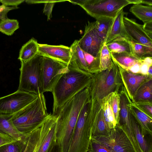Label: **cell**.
Wrapping results in <instances>:
<instances>
[{
  "label": "cell",
  "mask_w": 152,
  "mask_h": 152,
  "mask_svg": "<svg viewBox=\"0 0 152 152\" xmlns=\"http://www.w3.org/2000/svg\"><path fill=\"white\" fill-rule=\"evenodd\" d=\"M148 75L152 77V66H149L148 72Z\"/></svg>",
  "instance_id": "48"
},
{
  "label": "cell",
  "mask_w": 152,
  "mask_h": 152,
  "mask_svg": "<svg viewBox=\"0 0 152 152\" xmlns=\"http://www.w3.org/2000/svg\"><path fill=\"white\" fill-rule=\"evenodd\" d=\"M130 118L134 136L140 149L143 152H152V143L146 140L145 136L141 132L139 124L131 113Z\"/></svg>",
  "instance_id": "23"
},
{
  "label": "cell",
  "mask_w": 152,
  "mask_h": 152,
  "mask_svg": "<svg viewBox=\"0 0 152 152\" xmlns=\"http://www.w3.org/2000/svg\"><path fill=\"white\" fill-rule=\"evenodd\" d=\"M129 45L131 54L138 60H140L143 56L148 54H152V48L144 45L135 43L127 39Z\"/></svg>",
  "instance_id": "30"
},
{
  "label": "cell",
  "mask_w": 152,
  "mask_h": 152,
  "mask_svg": "<svg viewBox=\"0 0 152 152\" xmlns=\"http://www.w3.org/2000/svg\"><path fill=\"white\" fill-rule=\"evenodd\" d=\"M90 97L78 116L72 140L67 152H88L91 137Z\"/></svg>",
  "instance_id": "5"
},
{
  "label": "cell",
  "mask_w": 152,
  "mask_h": 152,
  "mask_svg": "<svg viewBox=\"0 0 152 152\" xmlns=\"http://www.w3.org/2000/svg\"><path fill=\"white\" fill-rule=\"evenodd\" d=\"M130 4H145L152 6V0H128Z\"/></svg>",
  "instance_id": "44"
},
{
  "label": "cell",
  "mask_w": 152,
  "mask_h": 152,
  "mask_svg": "<svg viewBox=\"0 0 152 152\" xmlns=\"http://www.w3.org/2000/svg\"><path fill=\"white\" fill-rule=\"evenodd\" d=\"M44 56L38 53L33 58L21 62L18 90L37 94H43L40 75Z\"/></svg>",
  "instance_id": "6"
},
{
  "label": "cell",
  "mask_w": 152,
  "mask_h": 152,
  "mask_svg": "<svg viewBox=\"0 0 152 152\" xmlns=\"http://www.w3.org/2000/svg\"><path fill=\"white\" fill-rule=\"evenodd\" d=\"M115 64L118 67L123 87L132 102L133 97L140 86L145 81L152 78V77L131 73Z\"/></svg>",
  "instance_id": "14"
},
{
  "label": "cell",
  "mask_w": 152,
  "mask_h": 152,
  "mask_svg": "<svg viewBox=\"0 0 152 152\" xmlns=\"http://www.w3.org/2000/svg\"><path fill=\"white\" fill-rule=\"evenodd\" d=\"M13 115H0V133L7 135L15 141L19 140L25 135L14 126L12 120Z\"/></svg>",
  "instance_id": "18"
},
{
  "label": "cell",
  "mask_w": 152,
  "mask_h": 152,
  "mask_svg": "<svg viewBox=\"0 0 152 152\" xmlns=\"http://www.w3.org/2000/svg\"><path fill=\"white\" fill-rule=\"evenodd\" d=\"M123 22L126 38L152 48V39L144 31L142 25L138 23L134 20L124 16Z\"/></svg>",
  "instance_id": "13"
},
{
  "label": "cell",
  "mask_w": 152,
  "mask_h": 152,
  "mask_svg": "<svg viewBox=\"0 0 152 152\" xmlns=\"http://www.w3.org/2000/svg\"><path fill=\"white\" fill-rule=\"evenodd\" d=\"M50 114L47 112L43 94H39L33 102L13 114L12 120L18 130L26 135L40 127Z\"/></svg>",
  "instance_id": "3"
},
{
  "label": "cell",
  "mask_w": 152,
  "mask_h": 152,
  "mask_svg": "<svg viewBox=\"0 0 152 152\" xmlns=\"http://www.w3.org/2000/svg\"><path fill=\"white\" fill-rule=\"evenodd\" d=\"M38 94L18 90L0 98V115H13L34 101Z\"/></svg>",
  "instance_id": "9"
},
{
  "label": "cell",
  "mask_w": 152,
  "mask_h": 152,
  "mask_svg": "<svg viewBox=\"0 0 152 152\" xmlns=\"http://www.w3.org/2000/svg\"><path fill=\"white\" fill-rule=\"evenodd\" d=\"M88 86L67 102L56 115L57 143L61 152L69 148L80 112L90 97Z\"/></svg>",
  "instance_id": "1"
},
{
  "label": "cell",
  "mask_w": 152,
  "mask_h": 152,
  "mask_svg": "<svg viewBox=\"0 0 152 152\" xmlns=\"http://www.w3.org/2000/svg\"><path fill=\"white\" fill-rule=\"evenodd\" d=\"M141 61L140 59L137 62L126 70L134 74H140Z\"/></svg>",
  "instance_id": "41"
},
{
  "label": "cell",
  "mask_w": 152,
  "mask_h": 152,
  "mask_svg": "<svg viewBox=\"0 0 152 152\" xmlns=\"http://www.w3.org/2000/svg\"><path fill=\"white\" fill-rule=\"evenodd\" d=\"M129 11L143 23L152 20V6L134 4Z\"/></svg>",
  "instance_id": "26"
},
{
  "label": "cell",
  "mask_w": 152,
  "mask_h": 152,
  "mask_svg": "<svg viewBox=\"0 0 152 152\" xmlns=\"http://www.w3.org/2000/svg\"><path fill=\"white\" fill-rule=\"evenodd\" d=\"M66 0H50L45 3L43 12L47 17L48 21L52 17V12L54 4L56 2L66 1Z\"/></svg>",
  "instance_id": "37"
},
{
  "label": "cell",
  "mask_w": 152,
  "mask_h": 152,
  "mask_svg": "<svg viewBox=\"0 0 152 152\" xmlns=\"http://www.w3.org/2000/svg\"><path fill=\"white\" fill-rule=\"evenodd\" d=\"M15 141L7 135L0 133V146Z\"/></svg>",
  "instance_id": "43"
},
{
  "label": "cell",
  "mask_w": 152,
  "mask_h": 152,
  "mask_svg": "<svg viewBox=\"0 0 152 152\" xmlns=\"http://www.w3.org/2000/svg\"><path fill=\"white\" fill-rule=\"evenodd\" d=\"M135 104L142 111L152 117V103L142 102Z\"/></svg>",
  "instance_id": "38"
},
{
  "label": "cell",
  "mask_w": 152,
  "mask_h": 152,
  "mask_svg": "<svg viewBox=\"0 0 152 152\" xmlns=\"http://www.w3.org/2000/svg\"><path fill=\"white\" fill-rule=\"evenodd\" d=\"M19 27L17 20L8 18L0 23V31L8 36H11Z\"/></svg>",
  "instance_id": "33"
},
{
  "label": "cell",
  "mask_w": 152,
  "mask_h": 152,
  "mask_svg": "<svg viewBox=\"0 0 152 152\" xmlns=\"http://www.w3.org/2000/svg\"><path fill=\"white\" fill-rule=\"evenodd\" d=\"M25 1L24 0H0V2L6 7H18Z\"/></svg>",
  "instance_id": "39"
},
{
  "label": "cell",
  "mask_w": 152,
  "mask_h": 152,
  "mask_svg": "<svg viewBox=\"0 0 152 152\" xmlns=\"http://www.w3.org/2000/svg\"><path fill=\"white\" fill-rule=\"evenodd\" d=\"M7 18H4L1 17H0V23L4 20L7 19Z\"/></svg>",
  "instance_id": "49"
},
{
  "label": "cell",
  "mask_w": 152,
  "mask_h": 152,
  "mask_svg": "<svg viewBox=\"0 0 152 152\" xmlns=\"http://www.w3.org/2000/svg\"><path fill=\"white\" fill-rule=\"evenodd\" d=\"M101 107L105 123L111 130L117 126L114 115L110 105L104 97L102 100Z\"/></svg>",
  "instance_id": "27"
},
{
  "label": "cell",
  "mask_w": 152,
  "mask_h": 152,
  "mask_svg": "<svg viewBox=\"0 0 152 152\" xmlns=\"http://www.w3.org/2000/svg\"><path fill=\"white\" fill-rule=\"evenodd\" d=\"M38 53L58 61L68 66L71 58L70 47L62 45L38 44Z\"/></svg>",
  "instance_id": "15"
},
{
  "label": "cell",
  "mask_w": 152,
  "mask_h": 152,
  "mask_svg": "<svg viewBox=\"0 0 152 152\" xmlns=\"http://www.w3.org/2000/svg\"><path fill=\"white\" fill-rule=\"evenodd\" d=\"M18 8V7H6L2 4L0 5V17L7 18V14L9 11Z\"/></svg>",
  "instance_id": "40"
},
{
  "label": "cell",
  "mask_w": 152,
  "mask_h": 152,
  "mask_svg": "<svg viewBox=\"0 0 152 152\" xmlns=\"http://www.w3.org/2000/svg\"><path fill=\"white\" fill-rule=\"evenodd\" d=\"M30 134L25 135L20 140L15 141L0 146V152H23Z\"/></svg>",
  "instance_id": "29"
},
{
  "label": "cell",
  "mask_w": 152,
  "mask_h": 152,
  "mask_svg": "<svg viewBox=\"0 0 152 152\" xmlns=\"http://www.w3.org/2000/svg\"><path fill=\"white\" fill-rule=\"evenodd\" d=\"M57 115L51 114L39 128V138L35 152H47L57 142Z\"/></svg>",
  "instance_id": "12"
},
{
  "label": "cell",
  "mask_w": 152,
  "mask_h": 152,
  "mask_svg": "<svg viewBox=\"0 0 152 152\" xmlns=\"http://www.w3.org/2000/svg\"><path fill=\"white\" fill-rule=\"evenodd\" d=\"M113 19L107 17L101 18L96 19L95 21L97 31L104 43L109 34Z\"/></svg>",
  "instance_id": "28"
},
{
  "label": "cell",
  "mask_w": 152,
  "mask_h": 152,
  "mask_svg": "<svg viewBox=\"0 0 152 152\" xmlns=\"http://www.w3.org/2000/svg\"><path fill=\"white\" fill-rule=\"evenodd\" d=\"M77 4L96 19L107 17L114 19L118 12L130 4L128 0H68Z\"/></svg>",
  "instance_id": "7"
},
{
  "label": "cell",
  "mask_w": 152,
  "mask_h": 152,
  "mask_svg": "<svg viewBox=\"0 0 152 152\" xmlns=\"http://www.w3.org/2000/svg\"><path fill=\"white\" fill-rule=\"evenodd\" d=\"M51 91L53 98V113L56 115L63 106L90 85L93 74L68 65Z\"/></svg>",
  "instance_id": "2"
},
{
  "label": "cell",
  "mask_w": 152,
  "mask_h": 152,
  "mask_svg": "<svg viewBox=\"0 0 152 152\" xmlns=\"http://www.w3.org/2000/svg\"><path fill=\"white\" fill-rule=\"evenodd\" d=\"M110 105L117 124H119L120 110V94L118 91H115L105 97Z\"/></svg>",
  "instance_id": "31"
},
{
  "label": "cell",
  "mask_w": 152,
  "mask_h": 152,
  "mask_svg": "<svg viewBox=\"0 0 152 152\" xmlns=\"http://www.w3.org/2000/svg\"><path fill=\"white\" fill-rule=\"evenodd\" d=\"M91 121V137L108 136L110 130L104 121L101 105L90 110Z\"/></svg>",
  "instance_id": "16"
},
{
  "label": "cell",
  "mask_w": 152,
  "mask_h": 152,
  "mask_svg": "<svg viewBox=\"0 0 152 152\" xmlns=\"http://www.w3.org/2000/svg\"><path fill=\"white\" fill-rule=\"evenodd\" d=\"M134 103L142 102L152 103V78L142 83L132 98Z\"/></svg>",
  "instance_id": "21"
},
{
  "label": "cell",
  "mask_w": 152,
  "mask_h": 152,
  "mask_svg": "<svg viewBox=\"0 0 152 152\" xmlns=\"http://www.w3.org/2000/svg\"><path fill=\"white\" fill-rule=\"evenodd\" d=\"M91 140L102 143L116 152H135L127 136L117 126L108 136L92 137Z\"/></svg>",
  "instance_id": "10"
},
{
  "label": "cell",
  "mask_w": 152,
  "mask_h": 152,
  "mask_svg": "<svg viewBox=\"0 0 152 152\" xmlns=\"http://www.w3.org/2000/svg\"><path fill=\"white\" fill-rule=\"evenodd\" d=\"M130 113L139 124L142 134L145 136L152 135V117L140 109L130 100L128 104Z\"/></svg>",
  "instance_id": "17"
},
{
  "label": "cell",
  "mask_w": 152,
  "mask_h": 152,
  "mask_svg": "<svg viewBox=\"0 0 152 152\" xmlns=\"http://www.w3.org/2000/svg\"><path fill=\"white\" fill-rule=\"evenodd\" d=\"M113 61L126 70L137 62L138 60L131 54L126 53H110Z\"/></svg>",
  "instance_id": "24"
},
{
  "label": "cell",
  "mask_w": 152,
  "mask_h": 152,
  "mask_svg": "<svg viewBox=\"0 0 152 152\" xmlns=\"http://www.w3.org/2000/svg\"><path fill=\"white\" fill-rule=\"evenodd\" d=\"M38 43L33 38L23 45L20 50L18 59L21 62L27 61L38 53Z\"/></svg>",
  "instance_id": "22"
},
{
  "label": "cell",
  "mask_w": 152,
  "mask_h": 152,
  "mask_svg": "<svg viewBox=\"0 0 152 152\" xmlns=\"http://www.w3.org/2000/svg\"><path fill=\"white\" fill-rule=\"evenodd\" d=\"M34 152H35V151H34Z\"/></svg>",
  "instance_id": "50"
},
{
  "label": "cell",
  "mask_w": 152,
  "mask_h": 152,
  "mask_svg": "<svg viewBox=\"0 0 152 152\" xmlns=\"http://www.w3.org/2000/svg\"><path fill=\"white\" fill-rule=\"evenodd\" d=\"M70 47L71 58L68 65L75 67L88 72L83 51L79 46L78 40H75Z\"/></svg>",
  "instance_id": "19"
},
{
  "label": "cell",
  "mask_w": 152,
  "mask_h": 152,
  "mask_svg": "<svg viewBox=\"0 0 152 152\" xmlns=\"http://www.w3.org/2000/svg\"><path fill=\"white\" fill-rule=\"evenodd\" d=\"M40 127L35 130L29 135L23 152H34L39 138Z\"/></svg>",
  "instance_id": "35"
},
{
  "label": "cell",
  "mask_w": 152,
  "mask_h": 152,
  "mask_svg": "<svg viewBox=\"0 0 152 152\" xmlns=\"http://www.w3.org/2000/svg\"><path fill=\"white\" fill-rule=\"evenodd\" d=\"M68 70L67 66L63 63L44 56L40 75L42 93L51 92L61 76Z\"/></svg>",
  "instance_id": "8"
},
{
  "label": "cell",
  "mask_w": 152,
  "mask_h": 152,
  "mask_svg": "<svg viewBox=\"0 0 152 152\" xmlns=\"http://www.w3.org/2000/svg\"><path fill=\"white\" fill-rule=\"evenodd\" d=\"M112 64L113 61L110 53L104 43L100 51L99 66L100 71L104 70L110 68Z\"/></svg>",
  "instance_id": "32"
},
{
  "label": "cell",
  "mask_w": 152,
  "mask_h": 152,
  "mask_svg": "<svg viewBox=\"0 0 152 152\" xmlns=\"http://www.w3.org/2000/svg\"><path fill=\"white\" fill-rule=\"evenodd\" d=\"M88 152H116L105 145L91 140Z\"/></svg>",
  "instance_id": "36"
},
{
  "label": "cell",
  "mask_w": 152,
  "mask_h": 152,
  "mask_svg": "<svg viewBox=\"0 0 152 152\" xmlns=\"http://www.w3.org/2000/svg\"><path fill=\"white\" fill-rule=\"evenodd\" d=\"M125 14L126 13L124 11L123 9H122L119 11L114 18L105 43L106 44L113 39L119 37L126 38L123 22V18Z\"/></svg>",
  "instance_id": "20"
},
{
  "label": "cell",
  "mask_w": 152,
  "mask_h": 152,
  "mask_svg": "<svg viewBox=\"0 0 152 152\" xmlns=\"http://www.w3.org/2000/svg\"><path fill=\"white\" fill-rule=\"evenodd\" d=\"M104 43L97 31L95 21H88L83 35L78 40L80 48L83 51L96 57L100 53Z\"/></svg>",
  "instance_id": "11"
},
{
  "label": "cell",
  "mask_w": 152,
  "mask_h": 152,
  "mask_svg": "<svg viewBox=\"0 0 152 152\" xmlns=\"http://www.w3.org/2000/svg\"><path fill=\"white\" fill-rule=\"evenodd\" d=\"M142 61L147 64L149 66H152V58L151 57H142L141 58Z\"/></svg>",
  "instance_id": "47"
},
{
  "label": "cell",
  "mask_w": 152,
  "mask_h": 152,
  "mask_svg": "<svg viewBox=\"0 0 152 152\" xmlns=\"http://www.w3.org/2000/svg\"><path fill=\"white\" fill-rule=\"evenodd\" d=\"M106 44L110 53H126L131 54L127 39L125 37H116Z\"/></svg>",
  "instance_id": "25"
},
{
  "label": "cell",
  "mask_w": 152,
  "mask_h": 152,
  "mask_svg": "<svg viewBox=\"0 0 152 152\" xmlns=\"http://www.w3.org/2000/svg\"><path fill=\"white\" fill-rule=\"evenodd\" d=\"M144 31L151 38H152V20L145 22L142 25Z\"/></svg>",
  "instance_id": "42"
},
{
  "label": "cell",
  "mask_w": 152,
  "mask_h": 152,
  "mask_svg": "<svg viewBox=\"0 0 152 152\" xmlns=\"http://www.w3.org/2000/svg\"><path fill=\"white\" fill-rule=\"evenodd\" d=\"M83 53L88 72L93 74L100 71L99 68L100 52L96 57L84 51H83Z\"/></svg>",
  "instance_id": "34"
},
{
  "label": "cell",
  "mask_w": 152,
  "mask_h": 152,
  "mask_svg": "<svg viewBox=\"0 0 152 152\" xmlns=\"http://www.w3.org/2000/svg\"><path fill=\"white\" fill-rule=\"evenodd\" d=\"M122 84L118 67L113 61L110 68L93 74L88 87L90 95L102 100L113 92L119 91Z\"/></svg>",
  "instance_id": "4"
},
{
  "label": "cell",
  "mask_w": 152,
  "mask_h": 152,
  "mask_svg": "<svg viewBox=\"0 0 152 152\" xmlns=\"http://www.w3.org/2000/svg\"><path fill=\"white\" fill-rule=\"evenodd\" d=\"M141 59V64L140 66V74L143 75H148V72L149 66L143 62Z\"/></svg>",
  "instance_id": "45"
},
{
  "label": "cell",
  "mask_w": 152,
  "mask_h": 152,
  "mask_svg": "<svg viewBox=\"0 0 152 152\" xmlns=\"http://www.w3.org/2000/svg\"><path fill=\"white\" fill-rule=\"evenodd\" d=\"M47 152H61L60 149L57 142L51 145Z\"/></svg>",
  "instance_id": "46"
}]
</instances>
